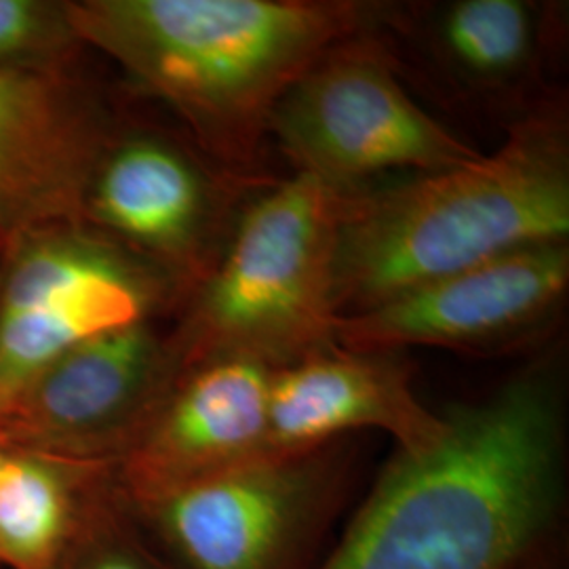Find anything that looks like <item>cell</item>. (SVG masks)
I'll return each instance as SVG.
<instances>
[{"mask_svg":"<svg viewBox=\"0 0 569 569\" xmlns=\"http://www.w3.org/2000/svg\"><path fill=\"white\" fill-rule=\"evenodd\" d=\"M397 449L317 569H526L549 549L566 488V413L550 366L443 413Z\"/></svg>","mask_w":569,"mask_h":569,"instance_id":"6da1fadb","label":"cell"},{"mask_svg":"<svg viewBox=\"0 0 569 569\" xmlns=\"http://www.w3.org/2000/svg\"><path fill=\"white\" fill-rule=\"evenodd\" d=\"M84 47L167 103L207 159L247 182L279 100L336 42L395 23L361 0H70Z\"/></svg>","mask_w":569,"mask_h":569,"instance_id":"7a4b0ae2","label":"cell"},{"mask_svg":"<svg viewBox=\"0 0 569 569\" xmlns=\"http://www.w3.org/2000/svg\"><path fill=\"white\" fill-rule=\"evenodd\" d=\"M566 108L540 103L493 154L345 194L336 232L338 317L538 244L568 243Z\"/></svg>","mask_w":569,"mask_h":569,"instance_id":"3957f363","label":"cell"},{"mask_svg":"<svg viewBox=\"0 0 569 569\" xmlns=\"http://www.w3.org/2000/svg\"><path fill=\"white\" fill-rule=\"evenodd\" d=\"M345 194L302 173L253 190L171 329L182 371L218 357L279 369L336 345L333 256Z\"/></svg>","mask_w":569,"mask_h":569,"instance_id":"277c9868","label":"cell"},{"mask_svg":"<svg viewBox=\"0 0 569 569\" xmlns=\"http://www.w3.org/2000/svg\"><path fill=\"white\" fill-rule=\"evenodd\" d=\"M268 138L296 173L345 192L388 171L432 173L481 157L407 93L382 30L329 47L279 100Z\"/></svg>","mask_w":569,"mask_h":569,"instance_id":"5b68a950","label":"cell"},{"mask_svg":"<svg viewBox=\"0 0 569 569\" xmlns=\"http://www.w3.org/2000/svg\"><path fill=\"white\" fill-rule=\"evenodd\" d=\"M346 439L129 500L176 569H306L350 488Z\"/></svg>","mask_w":569,"mask_h":569,"instance_id":"8992f818","label":"cell"},{"mask_svg":"<svg viewBox=\"0 0 569 569\" xmlns=\"http://www.w3.org/2000/svg\"><path fill=\"white\" fill-rule=\"evenodd\" d=\"M180 302L164 272L82 220L21 232L2 260L0 409L74 346Z\"/></svg>","mask_w":569,"mask_h":569,"instance_id":"52a82bcc","label":"cell"},{"mask_svg":"<svg viewBox=\"0 0 569 569\" xmlns=\"http://www.w3.org/2000/svg\"><path fill=\"white\" fill-rule=\"evenodd\" d=\"M260 186L169 136L117 127L93 169L81 220L159 268L186 302L218 264Z\"/></svg>","mask_w":569,"mask_h":569,"instance_id":"ba28073f","label":"cell"},{"mask_svg":"<svg viewBox=\"0 0 569 569\" xmlns=\"http://www.w3.org/2000/svg\"><path fill=\"white\" fill-rule=\"evenodd\" d=\"M180 376L159 321L108 331L61 355L0 409V441L117 467Z\"/></svg>","mask_w":569,"mask_h":569,"instance_id":"9c48e42d","label":"cell"},{"mask_svg":"<svg viewBox=\"0 0 569 569\" xmlns=\"http://www.w3.org/2000/svg\"><path fill=\"white\" fill-rule=\"evenodd\" d=\"M568 287L569 241L528 247L338 317L333 340L363 352L409 346L496 350L547 326Z\"/></svg>","mask_w":569,"mask_h":569,"instance_id":"30bf717a","label":"cell"},{"mask_svg":"<svg viewBox=\"0 0 569 569\" xmlns=\"http://www.w3.org/2000/svg\"><path fill=\"white\" fill-rule=\"evenodd\" d=\"M117 127L72 70L0 72V241L81 220L93 169Z\"/></svg>","mask_w":569,"mask_h":569,"instance_id":"8fae6325","label":"cell"},{"mask_svg":"<svg viewBox=\"0 0 569 569\" xmlns=\"http://www.w3.org/2000/svg\"><path fill=\"white\" fill-rule=\"evenodd\" d=\"M272 371L243 357L183 369L117 465L127 498L146 500L266 453Z\"/></svg>","mask_w":569,"mask_h":569,"instance_id":"7c38bea8","label":"cell"},{"mask_svg":"<svg viewBox=\"0 0 569 569\" xmlns=\"http://www.w3.org/2000/svg\"><path fill=\"white\" fill-rule=\"evenodd\" d=\"M443 428V413L418 399L399 352L327 346L270 378L268 451H308L359 430H382L397 449L416 451Z\"/></svg>","mask_w":569,"mask_h":569,"instance_id":"4fadbf2b","label":"cell"},{"mask_svg":"<svg viewBox=\"0 0 569 569\" xmlns=\"http://www.w3.org/2000/svg\"><path fill=\"white\" fill-rule=\"evenodd\" d=\"M114 465L7 448L0 462V569H56Z\"/></svg>","mask_w":569,"mask_h":569,"instance_id":"5bb4252c","label":"cell"},{"mask_svg":"<svg viewBox=\"0 0 569 569\" xmlns=\"http://www.w3.org/2000/svg\"><path fill=\"white\" fill-rule=\"evenodd\" d=\"M545 26V7L529 0H453L432 11L428 44L460 84L502 93L536 74Z\"/></svg>","mask_w":569,"mask_h":569,"instance_id":"9a60e30c","label":"cell"},{"mask_svg":"<svg viewBox=\"0 0 569 569\" xmlns=\"http://www.w3.org/2000/svg\"><path fill=\"white\" fill-rule=\"evenodd\" d=\"M56 569H176L146 531L119 477L103 489Z\"/></svg>","mask_w":569,"mask_h":569,"instance_id":"2e32d148","label":"cell"},{"mask_svg":"<svg viewBox=\"0 0 569 569\" xmlns=\"http://www.w3.org/2000/svg\"><path fill=\"white\" fill-rule=\"evenodd\" d=\"M84 49L68 2L0 0V72L72 70Z\"/></svg>","mask_w":569,"mask_h":569,"instance_id":"e0dca14e","label":"cell"},{"mask_svg":"<svg viewBox=\"0 0 569 569\" xmlns=\"http://www.w3.org/2000/svg\"><path fill=\"white\" fill-rule=\"evenodd\" d=\"M4 247H7V243H0V279H2V260H4Z\"/></svg>","mask_w":569,"mask_h":569,"instance_id":"ac0fdd59","label":"cell"},{"mask_svg":"<svg viewBox=\"0 0 569 569\" xmlns=\"http://www.w3.org/2000/svg\"><path fill=\"white\" fill-rule=\"evenodd\" d=\"M4 451H7V446L0 441V462H2V458H4Z\"/></svg>","mask_w":569,"mask_h":569,"instance_id":"d6986e66","label":"cell"},{"mask_svg":"<svg viewBox=\"0 0 569 569\" xmlns=\"http://www.w3.org/2000/svg\"><path fill=\"white\" fill-rule=\"evenodd\" d=\"M0 243H2V241H0Z\"/></svg>","mask_w":569,"mask_h":569,"instance_id":"ffe728a7","label":"cell"}]
</instances>
